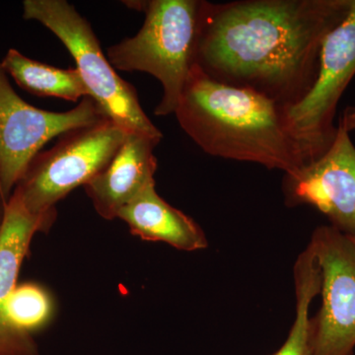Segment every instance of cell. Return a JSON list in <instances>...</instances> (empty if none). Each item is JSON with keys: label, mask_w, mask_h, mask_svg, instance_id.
Wrapping results in <instances>:
<instances>
[{"label": "cell", "mask_w": 355, "mask_h": 355, "mask_svg": "<svg viewBox=\"0 0 355 355\" xmlns=\"http://www.w3.org/2000/svg\"><path fill=\"white\" fill-rule=\"evenodd\" d=\"M350 1H205L197 65L218 83L291 108L316 83L322 44L345 19Z\"/></svg>", "instance_id": "obj_1"}, {"label": "cell", "mask_w": 355, "mask_h": 355, "mask_svg": "<svg viewBox=\"0 0 355 355\" xmlns=\"http://www.w3.org/2000/svg\"><path fill=\"white\" fill-rule=\"evenodd\" d=\"M174 114L191 140L214 157L284 174L316 159L292 130L286 108L249 89L218 83L197 64Z\"/></svg>", "instance_id": "obj_2"}, {"label": "cell", "mask_w": 355, "mask_h": 355, "mask_svg": "<svg viewBox=\"0 0 355 355\" xmlns=\"http://www.w3.org/2000/svg\"><path fill=\"white\" fill-rule=\"evenodd\" d=\"M146 14L135 36L108 49L109 62L121 71L146 72L158 79L163 96L154 111L159 116L176 111L191 70L197 64L202 0L127 1Z\"/></svg>", "instance_id": "obj_3"}, {"label": "cell", "mask_w": 355, "mask_h": 355, "mask_svg": "<svg viewBox=\"0 0 355 355\" xmlns=\"http://www.w3.org/2000/svg\"><path fill=\"white\" fill-rule=\"evenodd\" d=\"M23 17L38 21L64 44L76 62L90 97L127 133L163 139L140 105L137 90L118 76L87 20L65 0H25Z\"/></svg>", "instance_id": "obj_4"}, {"label": "cell", "mask_w": 355, "mask_h": 355, "mask_svg": "<svg viewBox=\"0 0 355 355\" xmlns=\"http://www.w3.org/2000/svg\"><path fill=\"white\" fill-rule=\"evenodd\" d=\"M128 133L111 120L73 128L33 158L14 191L35 216H55V205L106 169Z\"/></svg>", "instance_id": "obj_5"}, {"label": "cell", "mask_w": 355, "mask_h": 355, "mask_svg": "<svg viewBox=\"0 0 355 355\" xmlns=\"http://www.w3.org/2000/svg\"><path fill=\"white\" fill-rule=\"evenodd\" d=\"M108 119L91 97L62 113L36 108L14 91L0 70V184L7 200L44 144L70 130Z\"/></svg>", "instance_id": "obj_6"}, {"label": "cell", "mask_w": 355, "mask_h": 355, "mask_svg": "<svg viewBox=\"0 0 355 355\" xmlns=\"http://www.w3.org/2000/svg\"><path fill=\"white\" fill-rule=\"evenodd\" d=\"M312 248L321 270V308L312 317V355H354L355 245L331 225L313 232Z\"/></svg>", "instance_id": "obj_7"}, {"label": "cell", "mask_w": 355, "mask_h": 355, "mask_svg": "<svg viewBox=\"0 0 355 355\" xmlns=\"http://www.w3.org/2000/svg\"><path fill=\"white\" fill-rule=\"evenodd\" d=\"M354 76L355 0H352L345 19L327 35L322 44L319 71L309 94L286 109L292 130L316 158L335 139L336 109Z\"/></svg>", "instance_id": "obj_8"}, {"label": "cell", "mask_w": 355, "mask_h": 355, "mask_svg": "<svg viewBox=\"0 0 355 355\" xmlns=\"http://www.w3.org/2000/svg\"><path fill=\"white\" fill-rule=\"evenodd\" d=\"M284 202L288 207H315L343 234L355 236V146L350 133L338 125L330 147L300 169L284 174Z\"/></svg>", "instance_id": "obj_9"}, {"label": "cell", "mask_w": 355, "mask_h": 355, "mask_svg": "<svg viewBox=\"0 0 355 355\" xmlns=\"http://www.w3.org/2000/svg\"><path fill=\"white\" fill-rule=\"evenodd\" d=\"M160 141L148 135L128 133L106 169L84 184V190L102 218H116L121 209L155 183L158 162L154 149Z\"/></svg>", "instance_id": "obj_10"}, {"label": "cell", "mask_w": 355, "mask_h": 355, "mask_svg": "<svg viewBox=\"0 0 355 355\" xmlns=\"http://www.w3.org/2000/svg\"><path fill=\"white\" fill-rule=\"evenodd\" d=\"M55 216H35L13 191L7 203L6 218L0 232V355H40L38 345L21 340L7 320V305L17 280L21 266L29 254L37 232H46Z\"/></svg>", "instance_id": "obj_11"}, {"label": "cell", "mask_w": 355, "mask_h": 355, "mask_svg": "<svg viewBox=\"0 0 355 355\" xmlns=\"http://www.w3.org/2000/svg\"><path fill=\"white\" fill-rule=\"evenodd\" d=\"M132 235L144 241L162 242L180 251L195 252L209 246L207 235L191 217L158 195L155 183L147 187L119 212Z\"/></svg>", "instance_id": "obj_12"}, {"label": "cell", "mask_w": 355, "mask_h": 355, "mask_svg": "<svg viewBox=\"0 0 355 355\" xmlns=\"http://www.w3.org/2000/svg\"><path fill=\"white\" fill-rule=\"evenodd\" d=\"M1 67L27 92L77 102L90 97L87 86L76 69H62L27 58L15 49L7 51Z\"/></svg>", "instance_id": "obj_13"}, {"label": "cell", "mask_w": 355, "mask_h": 355, "mask_svg": "<svg viewBox=\"0 0 355 355\" xmlns=\"http://www.w3.org/2000/svg\"><path fill=\"white\" fill-rule=\"evenodd\" d=\"M295 319L284 345L272 355H312L313 324L310 308L321 291V270L309 245L294 263Z\"/></svg>", "instance_id": "obj_14"}, {"label": "cell", "mask_w": 355, "mask_h": 355, "mask_svg": "<svg viewBox=\"0 0 355 355\" xmlns=\"http://www.w3.org/2000/svg\"><path fill=\"white\" fill-rule=\"evenodd\" d=\"M53 300L49 292L38 284H18L7 305L9 326L21 340L38 345L33 333L48 324L53 315Z\"/></svg>", "instance_id": "obj_15"}, {"label": "cell", "mask_w": 355, "mask_h": 355, "mask_svg": "<svg viewBox=\"0 0 355 355\" xmlns=\"http://www.w3.org/2000/svg\"><path fill=\"white\" fill-rule=\"evenodd\" d=\"M338 125L349 133L355 130V107H347L345 110Z\"/></svg>", "instance_id": "obj_16"}, {"label": "cell", "mask_w": 355, "mask_h": 355, "mask_svg": "<svg viewBox=\"0 0 355 355\" xmlns=\"http://www.w3.org/2000/svg\"><path fill=\"white\" fill-rule=\"evenodd\" d=\"M7 203H8V200L4 196L1 184H0V232H1L2 226H3L4 218H6Z\"/></svg>", "instance_id": "obj_17"}, {"label": "cell", "mask_w": 355, "mask_h": 355, "mask_svg": "<svg viewBox=\"0 0 355 355\" xmlns=\"http://www.w3.org/2000/svg\"><path fill=\"white\" fill-rule=\"evenodd\" d=\"M350 237V236H349ZM350 239H352V241L354 242V244L355 245V236L354 237H350Z\"/></svg>", "instance_id": "obj_18"}, {"label": "cell", "mask_w": 355, "mask_h": 355, "mask_svg": "<svg viewBox=\"0 0 355 355\" xmlns=\"http://www.w3.org/2000/svg\"><path fill=\"white\" fill-rule=\"evenodd\" d=\"M2 69V67H1V62H0V70Z\"/></svg>", "instance_id": "obj_19"}]
</instances>
